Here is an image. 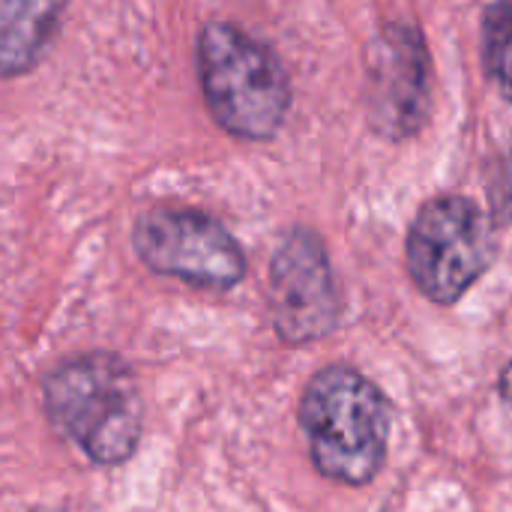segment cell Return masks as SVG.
Returning a JSON list of instances; mask_svg holds the SVG:
<instances>
[{"label": "cell", "mask_w": 512, "mask_h": 512, "mask_svg": "<svg viewBox=\"0 0 512 512\" xmlns=\"http://www.w3.org/2000/svg\"><path fill=\"white\" fill-rule=\"evenodd\" d=\"M42 408L54 432L96 468H120L138 453L144 396L135 369L114 351H81L51 366Z\"/></svg>", "instance_id": "cell-1"}, {"label": "cell", "mask_w": 512, "mask_h": 512, "mask_svg": "<svg viewBox=\"0 0 512 512\" xmlns=\"http://www.w3.org/2000/svg\"><path fill=\"white\" fill-rule=\"evenodd\" d=\"M198 84L213 123L240 141L273 138L291 108V81L270 45L231 21H210L195 42Z\"/></svg>", "instance_id": "cell-2"}, {"label": "cell", "mask_w": 512, "mask_h": 512, "mask_svg": "<svg viewBox=\"0 0 512 512\" xmlns=\"http://www.w3.org/2000/svg\"><path fill=\"white\" fill-rule=\"evenodd\" d=\"M300 429L324 477L363 486L384 465L390 405L357 369L327 366L303 390Z\"/></svg>", "instance_id": "cell-3"}, {"label": "cell", "mask_w": 512, "mask_h": 512, "mask_svg": "<svg viewBox=\"0 0 512 512\" xmlns=\"http://www.w3.org/2000/svg\"><path fill=\"white\" fill-rule=\"evenodd\" d=\"M138 261L165 279L201 291H231L246 279V252L210 213L195 207H150L135 219Z\"/></svg>", "instance_id": "cell-4"}, {"label": "cell", "mask_w": 512, "mask_h": 512, "mask_svg": "<svg viewBox=\"0 0 512 512\" xmlns=\"http://www.w3.org/2000/svg\"><path fill=\"white\" fill-rule=\"evenodd\" d=\"M489 216L468 198L429 201L408 234V270L435 303H456L492 264Z\"/></svg>", "instance_id": "cell-5"}, {"label": "cell", "mask_w": 512, "mask_h": 512, "mask_svg": "<svg viewBox=\"0 0 512 512\" xmlns=\"http://www.w3.org/2000/svg\"><path fill=\"white\" fill-rule=\"evenodd\" d=\"M270 321L285 345H306L336 330L342 315L324 240L309 228L282 237L270 261Z\"/></svg>", "instance_id": "cell-6"}, {"label": "cell", "mask_w": 512, "mask_h": 512, "mask_svg": "<svg viewBox=\"0 0 512 512\" xmlns=\"http://www.w3.org/2000/svg\"><path fill=\"white\" fill-rule=\"evenodd\" d=\"M429 114V54L408 24H390L369 45V117L384 138L414 135Z\"/></svg>", "instance_id": "cell-7"}, {"label": "cell", "mask_w": 512, "mask_h": 512, "mask_svg": "<svg viewBox=\"0 0 512 512\" xmlns=\"http://www.w3.org/2000/svg\"><path fill=\"white\" fill-rule=\"evenodd\" d=\"M69 0H0V81L33 72L51 51Z\"/></svg>", "instance_id": "cell-8"}, {"label": "cell", "mask_w": 512, "mask_h": 512, "mask_svg": "<svg viewBox=\"0 0 512 512\" xmlns=\"http://www.w3.org/2000/svg\"><path fill=\"white\" fill-rule=\"evenodd\" d=\"M486 69L498 90L512 102V0H498L483 24Z\"/></svg>", "instance_id": "cell-9"}, {"label": "cell", "mask_w": 512, "mask_h": 512, "mask_svg": "<svg viewBox=\"0 0 512 512\" xmlns=\"http://www.w3.org/2000/svg\"><path fill=\"white\" fill-rule=\"evenodd\" d=\"M489 201H492V216L501 225H512V141L495 159V168L489 177Z\"/></svg>", "instance_id": "cell-10"}, {"label": "cell", "mask_w": 512, "mask_h": 512, "mask_svg": "<svg viewBox=\"0 0 512 512\" xmlns=\"http://www.w3.org/2000/svg\"><path fill=\"white\" fill-rule=\"evenodd\" d=\"M501 390H504V396H507V402L512 405V363L507 366V372H504V378H501Z\"/></svg>", "instance_id": "cell-11"}]
</instances>
